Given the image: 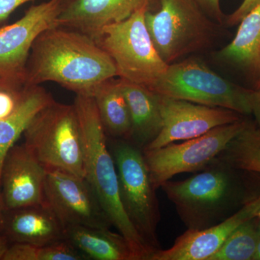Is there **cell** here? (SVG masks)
Wrapping results in <instances>:
<instances>
[{
	"instance_id": "6da1fadb",
	"label": "cell",
	"mask_w": 260,
	"mask_h": 260,
	"mask_svg": "<svg viewBox=\"0 0 260 260\" xmlns=\"http://www.w3.org/2000/svg\"><path fill=\"white\" fill-rule=\"evenodd\" d=\"M115 77L114 61L93 39L55 26L44 30L32 44L23 85L53 82L76 95L93 97L101 84Z\"/></svg>"
},
{
	"instance_id": "7a4b0ae2",
	"label": "cell",
	"mask_w": 260,
	"mask_h": 260,
	"mask_svg": "<svg viewBox=\"0 0 260 260\" xmlns=\"http://www.w3.org/2000/svg\"><path fill=\"white\" fill-rule=\"evenodd\" d=\"M79 119L85 148V179L96 195L112 226L129 243L138 260L153 253L135 230L123 208L115 162L93 97L76 95L73 104Z\"/></svg>"
},
{
	"instance_id": "3957f363",
	"label": "cell",
	"mask_w": 260,
	"mask_h": 260,
	"mask_svg": "<svg viewBox=\"0 0 260 260\" xmlns=\"http://www.w3.org/2000/svg\"><path fill=\"white\" fill-rule=\"evenodd\" d=\"M237 171L215 159L203 172L184 180L167 181L160 188L188 229H204L229 218L239 196Z\"/></svg>"
},
{
	"instance_id": "277c9868",
	"label": "cell",
	"mask_w": 260,
	"mask_h": 260,
	"mask_svg": "<svg viewBox=\"0 0 260 260\" xmlns=\"http://www.w3.org/2000/svg\"><path fill=\"white\" fill-rule=\"evenodd\" d=\"M24 145L47 170L85 178V148L73 104L53 101L38 113L24 132Z\"/></svg>"
},
{
	"instance_id": "5b68a950",
	"label": "cell",
	"mask_w": 260,
	"mask_h": 260,
	"mask_svg": "<svg viewBox=\"0 0 260 260\" xmlns=\"http://www.w3.org/2000/svg\"><path fill=\"white\" fill-rule=\"evenodd\" d=\"M108 146L115 162L123 208L135 230L153 254L160 249L157 233L160 214L156 189L152 182L143 150L124 140H116Z\"/></svg>"
},
{
	"instance_id": "8992f818",
	"label": "cell",
	"mask_w": 260,
	"mask_h": 260,
	"mask_svg": "<svg viewBox=\"0 0 260 260\" xmlns=\"http://www.w3.org/2000/svg\"><path fill=\"white\" fill-rule=\"evenodd\" d=\"M145 23L156 51L167 64L211 42L215 24L196 0H160L145 13Z\"/></svg>"
},
{
	"instance_id": "52a82bcc",
	"label": "cell",
	"mask_w": 260,
	"mask_h": 260,
	"mask_svg": "<svg viewBox=\"0 0 260 260\" xmlns=\"http://www.w3.org/2000/svg\"><path fill=\"white\" fill-rule=\"evenodd\" d=\"M149 90L161 96L251 114L253 90L232 83L195 59L168 65Z\"/></svg>"
},
{
	"instance_id": "ba28073f",
	"label": "cell",
	"mask_w": 260,
	"mask_h": 260,
	"mask_svg": "<svg viewBox=\"0 0 260 260\" xmlns=\"http://www.w3.org/2000/svg\"><path fill=\"white\" fill-rule=\"evenodd\" d=\"M143 8L123 21L103 28L98 44L112 58L121 79L150 89L168 65L154 47Z\"/></svg>"
},
{
	"instance_id": "9c48e42d",
	"label": "cell",
	"mask_w": 260,
	"mask_h": 260,
	"mask_svg": "<svg viewBox=\"0 0 260 260\" xmlns=\"http://www.w3.org/2000/svg\"><path fill=\"white\" fill-rule=\"evenodd\" d=\"M246 123V120L242 119L183 143L143 150L154 187L158 189L162 183L177 174L199 172L208 167L244 129Z\"/></svg>"
},
{
	"instance_id": "30bf717a",
	"label": "cell",
	"mask_w": 260,
	"mask_h": 260,
	"mask_svg": "<svg viewBox=\"0 0 260 260\" xmlns=\"http://www.w3.org/2000/svg\"><path fill=\"white\" fill-rule=\"evenodd\" d=\"M69 0H49L32 5L20 20L0 28V71L3 83H24L32 44L42 32L56 26Z\"/></svg>"
},
{
	"instance_id": "8fae6325",
	"label": "cell",
	"mask_w": 260,
	"mask_h": 260,
	"mask_svg": "<svg viewBox=\"0 0 260 260\" xmlns=\"http://www.w3.org/2000/svg\"><path fill=\"white\" fill-rule=\"evenodd\" d=\"M45 203L65 228L70 225L111 229L110 220L85 178L47 170Z\"/></svg>"
},
{
	"instance_id": "7c38bea8",
	"label": "cell",
	"mask_w": 260,
	"mask_h": 260,
	"mask_svg": "<svg viewBox=\"0 0 260 260\" xmlns=\"http://www.w3.org/2000/svg\"><path fill=\"white\" fill-rule=\"evenodd\" d=\"M159 102L162 129L158 137L143 150L161 148L175 142L198 138L214 128L242 119V114L224 108L161 95H159Z\"/></svg>"
},
{
	"instance_id": "4fadbf2b",
	"label": "cell",
	"mask_w": 260,
	"mask_h": 260,
	"mask_svg": "<svg viewBox=\"0 0 260 260\" xmlns=\"http://www.w3.org/2000/svg\"><path fill=\"white\" fill-rule=\"evenodd\" d=\"M47 174L25 145L12 147L0 177L5 211L44 204Z\"/></svg>"
},
{
	"instance_id": "5bb4252c",
	"label": "cell",
	"mask_w": 260,
	"mask_h": 260,
	"mask_svg": "<svg viewBox=\"0 0 260 260\" xmlns=\"http://www.w3.org/2000/svg\"><path fill=\"white\" fill-rule=\"evenodd\" d=\"M260 194L249 198L237 211L218 224L200 230L187 229L172 247L155 251L150 260H208L229 236L243 223L256 216Z\"/></svg>"
},
{
	"instance_id": "9a60e30c",
	"label": "cell",
	"mask_w": 260,
	"mask_h": 260,
	"mask_svg": "<svg viewBox=\"0 0 260 260\" xmlns=\"http://www.w3.org/2000/svg\"><path fill=\"white\" fill-rule=\"evenodd\" d=\"M160 0H69L56 26L78 30L99 42L103 28L123 21L142 8H158Z\"/></svg>"
},
{
	"instance_id": "2e32d148",
	"label": "cell",
	"mask_w": 260,
	"mask_h": 260,
	"mask_svg": "<svg viewBox=\"0 0 260 260\" xmlns=\"http://www.w3.org/2000/svg\"><path fill=\"white\" fill-rule=\"evenodd\" d=\"M7 212L3 232L13 242L42 246L65 239V227L46 203Z\"/></svg>"
},
{
	"instance_id": "e0dca14e",
	"label": "cell",
	"mask_w": 260,
	"mask_h": 260,
	"mask_svg": "<svg viewBox=\"0 0 260 260\" xmlns=\"http://www.w3.org/2000/svg\"><path fill=\"white\" fill-rule=\"evenodd\" d=\"M131 116L130 143L143 150L158 137L162 127L159 95L138 84L119 78Z\"/></svg>"
},
{
	"instance_id": "ac0fdd59",
	"label": "cell",
	"mask_w": 260,
	"mask_h": 260,
	"mask_svg": "<svg viewBox=\"0 0 260 260\" xmlns=\"http://www.w3.org/2000/svg\"><path fill=\"white\" fill-rule=\"evenodd\" d=\"M64 236L88 259L138 260L125 237L111 229L70 225Z\"/></svg>"
},
{
	"instance_id": "d6986e66",
	"label": "cell",
	"mask_w": 260,
	"mask_h": 260,
	"mask_svg": "<svg viewBox=\"0 0 260 260\" xmlns=\"http://www.w3.org/2000/svg\"><path fill=\"white\" fill-rule=\"evenodd\" d=\"M54 100L52 95L40 85L24 86L14 112L0 119V177L7 154L38 113Z\"/></svg>"
},
{
	"instance_id": "ffe728a7",
	"label": "cell",
	"mask_w": 260,
	"mask_h": 260,
	"mask_svg": "<svg viewBox=\"0 0 260 260\" xmlns=\"http://www.w3.org/2000/svg\"><path fill=\"white\" fill-rule=\"evenodd\" d=\"M235 37L218 52L220 60L258 73L260 65V3L239 22Z\"/></svg>"
},
{
	"instance_id": "44dd1931",
	"label": "cell",
	"mask_w": 260,
	"mask_h": 260,
	"mask_svg": "<svg viewBox=\"0 0 260 260\" xmlns=\"http://www.w3.org/2000/svg\"><path fill=\"white\" fill-rule=\"evenodd\" d=\"M105 133L116 140L130 141L131 116L119 79H109L101 84L93 95Z\"/></svg>"
},
{
	"instance_id": "7402d4cb",
	"label": "cell",
	"mask_w": 260,
	"mask_h": 260,
	"mask_svg": "<svg viewBox=\"0 0 260 260\" xmlns=\"http://www.w3.org/2000/svg\"><path fill=\"white\" fill-rule=\"evenodd\" d=\"M216 160L237 171L260 174V129L256 123L246 121Z\"/></svg>"
},
{
	"instance_id": "603a6c76",
	"label": "cell",
	"mask_w": 260,
	"mask_h": 260,
	"mask_svg": "<svg viewBox=\"0 0 260 260\" xmlns=\"http://www.w3.org/2000/svg\"><path fill=\"white\" fill-rule=\"evenodd\" d=\"M259 238V225L254 217L236 229L208 260H253Z\"/></svg>"
},
{
	"instance_id": "cb8c5ba5",
	"label": "cell",
	"mask_w": 260,
	"mask_h": 260,
	"mask_svg": "<svg viewBox=\"0 0 260 260\" xmlns=\"http://www.w3.org/2000/svg\"><path fill=\"white\" fill-rule=\"evenodd\" d=\"M3 260H85L81 251L67 240L36 246L14 243L8 246Z\"/></svg>"
},
{
	"instance_id": "d4e9b609",
	"label": "cell",
	"mask_w": 260,
	"mask_h": 260,
	"mask_svg": "<svg viewBox=\"0 0 260 260\" xmlns=\"http://www.w3.org/2000/svg\"><path fill=\"white\" fill-rule=\"evenodd\" d=\"M23 90L15 91L13 89L4 87L0 88V119L13 114L21 99Z\"/></svg>"
},
{
	"instance_id": "484cf974",
	"label": "cell",
	"mask_w": 260,
	"mask_h": 260,
	"mask_svg": "<svg viewBox=\"0 0 260 260\" xmlns=\"http://www.w3.org/2000/svg\"><path fill=\"white\" fill-rule=\"evenodd\" d=\"M203 11L217 23L222 24L224 15L220 8V0H196Z\"/></svg>"
},
{
	"instance_id": "4316f807",
	"label": "cell",
	"mask_w": 260,
	"mask_h": 260,
	"mask_svg": "<svg viewBox=\"0 0 260 260\" xmlns=\"http://www.w3.org/2000/svg\"><path fill=\"white\" fill-rule=\"evenodd\" d=\"M259 3L260 0H243L240 6L227 17L226 23L232 26L239 24L242 18Z\"/></svg>"
},
{
	"instance_id": "83f0119b",
	"label": "cell",
	"mask_w": 260,
	"mask_h": 260,
	"mask_svg": "<svg viewBox=\"0 0 260 260\" xmlns=\"http://www.w3.org/2000/svg\"><path fill=\"white\" fill-rule=\"evenodd\" d=\"M32 0H0V23L5 21L15 10Z\"/></svg>"
},
{
	"instance_id": "f1b7e54d",
	"label": "cell",
	"mask_w": 260,
	"mask_h": 260,
	"mask_svg": "<svg viewBox=\"0 0 260 260\" xmlns=\"http://www.w3.org/2000/svg\"><path fill=\"white\" fill-rule=\"evenodd\" d=\"M251 114L255 118V123L260 129V90H253L251 97Z\"/></svg>"
},
{
	"instance_id": "f546056e",
	"label": "cell",
	"mask_w": 260,
	"mask_h": 260,
	"mask_svg": "<svg viewBox=\"0 0 260 260\" xmlns=\"http://www.w3.org/2000/svg\"><path fill=\"white\" fill-rule=\"evenodd\" d=\"M5 221V208L2 194L1 183H0V234L4 231Z\"/></svg>"
},
{
	"instance_id": "4dcf8cb0",
	"label": "cell",
	"mask_w": 260,
	"mask_h": 260,
	"mask_svg": "<svg viewBox=\"0 0 260 260\" xmlns=\"http://www.w3.org/2000/svg\"><path fill=\"white\" fill-rule=\"evenodd\" d=\"M8 239L4 235L0 234V260L3 259L5 253L6 252L8 248Z\"/></svg>"
},
{
	"instance_id": "1f68e13d",
	"label": "cell",
	"mask_w": 260,
	"mask_h": 260,
	"mask_svg": "<svg viewBox=\"0 0 260 260\" xmlns=\"http://www.w3.org/2000/svg\"><path fill=\"white\" fill-rule=\"evenodd\" d=\"M253 260H260V238L258 242L257 246H256L255 254H254Z\"/></svg>"
},
{
	"instance_id": "d6a6232c",
	"label": "cell",
	"mask_w": 260,
	"mask_h": 260,
	"mask_svg": "<svg viewBox=\"0 0 260 260\" xmlns=\"http://www.w3.org/2000/svg\"><path fill=\"white\" fill-rule=\"evenodd\" d=\"M258 79L256 81V87L254 90H260V65L259 68V71H258Z\"/></svg>"
},
{
	"instance_id": "836d02e7",
	"label": "cell",
	"mask_w": 260,
	"mask_h": 260,
	"mask_svg": "<svg viewBox=\"0 0 260 260\" xmlns=\"http://www.w3.org/2000/svg\"><path fill=\"white\" fill-rule=\"evenodd\" d=\"M255 218L256 219V220H257L258 224H259L260 228V208L259 210H258L257 213H256Z\"/></svg>"
},
{
	"instance_id": "e575fe53",
	"label": "cell",
	"mask_w": 260,
	"mask_h": 260,
	"mask_svg": "<svg viewBox=\"0 0 260 260\" xmlns=\"http://www.w3.org/2000/svg\"><path fill=\"white\" fill-rule=\"evenodd\" d=\"M3 81H4V75H3V73L0 71V83Z\"/></svg>"
}]
</instances>
